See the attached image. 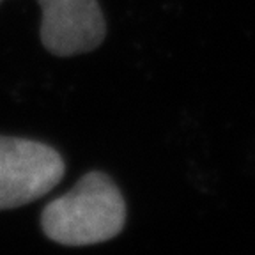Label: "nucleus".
Returning <instances> with one entry per match:
<instances>
[{"label": "nucleus", "instance_id": "obj_1", "mask_svg": "<svg viewBox=\"0 0 255 255\" xmlns=\"http://www.w3.org/2000/svg\"><path fill=\"white\" fill-rule=\"evenodd\" d=\"M126 223V202L105 172L80 177L71 191L48 202L41 229L48 239L64 247H89L116 238Z\"/></svg>", "mask_w": 255, "mask_h": 255}, {"label": "nucleus", "instance_id": "obj_2", "mask_svg": "<svg viewBox=\"0 0 255 255\" xmlns=\"http://www.w3.org/2000/svg\"><path fill=\"white\" fill-rule=\"evenodd\" d=\"M66 163L52 145L0 135V211L50 193L62 181Z\"/></svg>", "mask_w": 255, "mask_h": 255}, {"label": "nucleus", "instance_id": "obj_3", "mask_svg": "<svg viewBox=\"0 0 255 255\" xmlns=\"http://www.w3.org/2000/svg\"><path fill=\"white\" fill-rule=\"evenodd\" d=\"M39 37L52 55L73 57L101 46L107 21L98 0H37Z\"/></svg>", "mask_w": 255, "mask_h": 255}, {"label": "nucleus", "instance_id": "obj_4", "mask_svg": "<svg viewBox=\"0 0 255 255\" xmlns=\"http://www.w3.org/2000/svg\"><path fill=\"white\" fill-rule=\"evenodd\" d=\"M0 2H2V0H0Z\"/></svg>", "mask_w": 255, "mask_h": 255}]
</instances>
